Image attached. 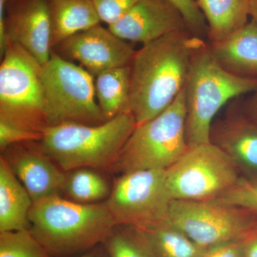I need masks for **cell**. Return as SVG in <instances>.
Segmentation results:
<instances>
[{
	"mask_svg": "<svg viewBox=\"0 0 257 257\" xmlns=\"http://www.w3.org/2000/svg\"><path fill=\"white\" fill-rule=\"evenodd\" d=\"M209 42L221 41L247 23L249 0H197Z\"/></svg>",
	"mask_w": 257,
	"mask_h": 257,
	"instance_id": "obj_19",
	"label": "cell"
},
{
	"mask_svg": "<svg viewBox=\"0 0 257 257\" xmlns=\"http://www.w3.org/2000/svg\"><path fill=\"white\" fill-rule=\"evenodd\" d=\"M172 201L165 170H144L120 175L105 203L116 226L145 229L167 221Z\"/></svg>",
	"mask_w": 257,
	"mask_h": 257,
	"instance_id": "obj_10",
	"label": "cell"
},
{
	"mask_svg": "<svg viewBox=\"0 0 257 257\" xmlns=\"http://www.w3.org/2000/svg\"><path fill=\"white\" fill-rule=\"evenodd\" d=\"M241 176L230 157L211 143L189 147L165 170L167 187L176 200L217 199Z\"/></svg>",
	"mask_w": 257,
	"mask_h": 257,
	"instance_id": "obj_9",
	"label": "cell"
},
{
	"mask_svg": "<svg viewBox=\"0 0 257 257\" xmlns=\"http://www.w3.org/2000/svg\"><path fill=\"white\" fill-rule=\"evenodd\" d=\"M243 257H257V234L244 241Z\"/></svg>",
	"mask_w": 257,
	"mask_h": 257,
	"instance_id": "obj_32",
	"label": "cell"
},
{
	"mask_svg": "<svg viewBox=\"0 0 257 257\" xmlns=\"http://www.w3.org/2000/svg\"><path fill=\"white\" fill-rule=\"evenodd\" d=\"M210 143L230 157L241 175H257V125L242 114L213 123Z\"/></svg>",
	"mask_w": 257,
	"mask_h": 257,
	"instance_id": "obj_15",
	"label": "cell"
},
{
	"mask_svg": "<svg viewBox=\"0 0 257 257\" xmlns=\"http://www.w3.org/2000/svg\"><path fill=\"white\" fill-rule=\"evenodd\" d=\"M31 198L0 151V233L29 230Z\"/></svg>",
	"mask_w": 257,
	"mask_h": 257,
	"instance_id": "obj_17",
	"label": "cell"
},
{
	"mask_svg": "<svg viewBox=\"0 0 257 257\" xmlns=\"http://www.w3.org/2000/svg\"><path fill=\"white\" fill-rule=\"evenodd\" d=\"M241 114L248 121L257 125V89L245 103Z\"/></svg>",
	"mask_w": 257,
	"mask_h": 257,
	"instance_id": "obj_31",
	"label": "cell"
},
{
	"mask_svg": "<svg viewBox=\"0 0 257 257\" xmlns=\"http://www.w3.org/2000/svg\"><path fill=\"white\" fill-rule=\"evenodd\" d=\"M214 200L257 213V175H241L231 188Z\"/></svg>",
	"mask_w": 257,
	"mask_h": 257,
	"instance_id": "obj_25",
	"label": "cell"
},
{
	"mask_svg": "<svg viewBox=\"0 0 257 257\" xmlns=\"http://www.w3.org/2000/svg\"><path fill=\"white\" fill-rule=\"evenodd\" d=\"M185 90L165 111L137 125L111 170L120 175L167 170L189 148L186 138Z\"/></svg>",
	"mask_w": 257,
	"mask_h": 257,
	"instance_id": "obj_5",
	"label": "cell"
},
{
	"mask_svg": "<svg viewBox=\"0 0 257 257\" xmlns=\"http://www.w3.org/2000/svg\"><path fill=\"white\" fill-rule=\"evenodd\" d=\"M1 152L32 203L62 196L65 172L40 150L37 141L20 142Z\"/></svg>",
	"mask_w": 257,
	"mask_h": 257,
	"instance_id": "obj_12",
	"label": "cell"
},
{
	"mask_svg": "<svg viewBox=\"0 0 257 257\" xmlns=\"http://www.w3.org/2000/svg\"><path fill=\"white\" fill-rule=\"evenodd\" d=\"M136 229L156 257H199L204 250L167 221Z\"/></svg>",
	"mask_w": 257,
	"mask_h": 257,
	"instance_id": "obj_21",
	"label": "cell"
},
{
	"mask_svg": "<svg viewBox=\"0 0 257 257\" xmlns=\"http://www.w3.org/2000/svg\"><path fill=\"white\" fill-rule=\"evenodd\" d=\"M6 17L8 42L23 48L41 65L52 55V23L47 0H13Z\"/></svg>",
	"mask_w": 257,
	"mask_h": 257,
	"instance_id": "obj_13",
	"label": "cell"
},
{
	"mask_svg": "<svg viewBox=\"0 0 257 257\" xmlns=\"http://www.w3.org/2000/svg\"><path fill=\"white\" fill-rule=\"evenodd\" d=\"M206 43L186 30L136 51L130 64V112L137 125L160 114L175 100L185 87L193 57Z\"/></svg>",
	"mask_w": 257,
	"mask_h": 257,
	"instance_id": "obj_1",
	"label": "cell"
},
{
	"mask_svg": "<svg viewBox=\"0 0 257 257\" xmlns=\"http://www.w3.org/2000/svg\"><path fill=\"white\" fill-rule=\"evenodd\" d=\"M139 0H92L100 22L107 27L122 18Z\"/></svg>",
	"mask_w": 257,
	"mask_h": 257,
	"instance_id": "obj_27",
	"label": "cell"
},
{
	"mask_svg": "<svg viewBox=\"0 0 257 257\" xmlns=\"http://www.w3.org/2000/svg\"><path fill=\"white\" fill-rule=\"evenodd\" d=\"M73 257H109L106 253L105 248L103 246L102 243L100 245L95 246V247L86 251V252L81 253L77 256Z\"/></svg>",
	"mask_w": 257,
	"mask_h": 257,
	"instance_id": "obj_33",
	"label": "cell"
},
{
	"mask_svg": "<svg viewBox=\"0 0 257 257\" xmlns=\"http://www.w3.org/2000/svg\"><path fill=\"white\" fill-rule=\"evenodd\" d=\"M130 74L128 65L109 69L95 76L96 101L106 120L121 113H130Z\"/></svg>",
	"mask_w": 257,
	"mask_h": 257,
	"instance_id": "obj_20",
	"label": "cell"
},
{
	"mask_svg": "<svg viewBox=\"0 0 257 257\" xmlns=\"http://www.w3.org/2000/svg\"><path fill=\"white\" fill-rule=\"evenodd\" d=\"M30 231L50 257H73L104 242L116 224L105 201L72 202L62 196L32 203Z\"/></svg>",
	"mask_w": 257,
	"mask_h": 257,
	"instance_id": "obj_2",
	"label": "cell"
},
{
	"mask_svg": "<svg viewBox=\"0 0 257 257\" xmlns=\"http://www.w3.org/2000/svg\"><path fill=\"white\" fill-rule=\"evenodd\" d=\"M13 1V0H8V2Z\"/></svg>",
	"mask_w": 257,
	"mask_h": 257,
	"instance_id": "obj_35",
	"label": "cell"
},
{
	"mask_svg": "<svg viewBox=\"0 0 257 257\" xmlns=\"http://www.w3.org/2000/svg\"><path fill=\"white\" fill-rule=\"evenodd\" d=\"M107 28L121 40L143 45L174 32L188 30L182 15L169 0H139Z\"/></svg>",
	"mask_w": 257,
	"mask_h": 257,
	"instance_id": "obj_14",
	"label": "cell"
},
{
	"mask_svg": "<svg viewBox=\"0 0 257 257\" xmlns=\"http://www.w3.org/2000/svg\"><path fill=\"white\" fill-rule=\"evenodd\" d=\"M48 5L53 47L101 23L92 0H50Z\"/></svg>",
	"mask_w": 257,
	"mask_h": 257,
	"instance_id": "obj_18",
	"label": "cell"
},
{
	"mask_svg": "<svg viewBox=\"0 0 257 257\" xmlns=\"http://www.w3.org/2000/svg\"><path fill=\"white\" fill-rule=\"evenodd\" d=\"M41 67L21 47L8 42L0 63V116L17 127L37 134L47 126Z\"/></svg>",
	"mask_w": 257,
	"mask_h": 257,
	"instance_id": "obj_7",
	"label": "cell"
},
{
	"mask_svg": "<svg viewBox=\"0 0 257 257\" xmlns=\"http://www.w3.org/2000/svg\"><path fill=\"white\" fill-rule=\"evenodd\" d=\"M47 126L106 121L98 106L93 76L57 54L41 67Z\"/></svg>",
	"mask_w": 257,
	"mask_h": 257,
	"instance_id": "obj_6",
	"label": "cell"
},
{
	"mask_svg": "<svg viewBox=\"0 0 257 257\" xmlns=\"http://www.w3.org/2000/svg\"><path fill=\"white\" fill-rule=\"evenodd\" d=\"M40 135L17 127L0 116V151L20 142L38 141Z\"/></svg>",
	"mask_w": 257,
	"mask_h": 257,
	"instance_id": "obj_28",
	"label": "cell"
},
{
	"mask_svg": "<svg viewBox=\"0 0 257 257\" xmlns=\"http://www.w3.org/2000/svg\"><path fill=\"white\" fill-rule=\"evenodd\" d=\"M136 126L133 115L121 113L99 124L46 126L37 144L64 172L79 168L111 170Z\"/></svg>",
	"mask_w": 257,
	"mask_h": 257,
	"instance_id": "obj_3",
	"label": "cell"
},
{
	"mask_svg": "<svg viewBox=\"0 0 257 257\" xmlns=\"http://www.w3.org/2000/svg\"><path fill=\"white\" fill-rule=\"evenodd\" d=\"M111 189L101 171L75 169L65 172L62 197L81 204H94L106 201Z\"/></svg>",
	"mask_w": 257,
	"mask_h": 257,
	"instance_id": "obj_22",
	"label": "cell"
},
{
	"mask_svg": "<svg viewBox=\"0 0 257 257\" xmlns=\"http://www.w3.org/2000/svg\"><path fill=\"white\" fill-rule=\"evenodd\" d=\"M58 45L67 57L79 62L93 77L130 65L136 52L128 42L100 24L69 37Z\"/></svg>",
	"mask_w": 257,
	"mask_h": 257,
	"instance_id": "obj_11",
	"label": "cell"
},
{
	"mask_svg": "<svg viewBox=\"0 0 257 257\" xmlns=\"http://www.w3.org/2000/svg\"><path fill=\"white\" fill-rule=\"evenodd\" d=\"M248 15L252 18V21L257 23V0H249Z\"/></svg>",
	"mask_w": 257,
	"mask_h": 257,
	"instance_id": "obj_34",
	"label": "cell"
},
{
	"mask_svg": "<svg viewBox=\"0 0 257 257\" xmlns=\"http://www.w3.org/2000/svg\"><path fill=\"white\" fill-rule=\"evenodd\" d=\"M182 15L187 30L192 35L202 38L207 35L208 28L205 19L196 0H169Z\"/></svg>",
	"mask_w": 257,
	"mask_h": 257,
	"instance_id": "obj_26",
	"label": "cell"
},
{
	"mask_svg": "<svg viewBox=\"0 0 257 257\" xmlns=\"http://www.w3.org/2000/svg\"><path fill=\"white\" fill-rule=\"evenodd\" d=\"M0 257H50L30 229L0 233Z\"/></svg>",
	"mask_w": 257,
	"mask_h": 257,
	"instance_id": "obj_24",
	"label": "cell"
},
{
	"mask_svg": "<svg viewBox=\"0 0 257 257\" xmlns=\"http://www.w3.org/2000/svg\"><path fill=\"white\" fill-rule=\"evenodd\" d=\"M257 80L230 73L218 63L207 43L192 59L185 87L186 138L189 147L210 143L213 121L236 96L254 92Z\"/></svg>",
	"mask_w": 257,
	"mask_h": 257,
	"instance_id": "obj_4",
	"label": "cell"
},
{
	"mask_svg": "<svg viewBox=\"0 0 257 257\" xmlns=\"http://www.w3.org/2000/svg\"><path fill=\"white\" fill-rule=\"evenodd\" d=\"M244 241L221 243L204 248L199 257H243Z\"/></svg>",
	"mask_w": 257,
	"mask_h": 257,
	"instance_id": "obj_29",
	"label": "cell"
},
{
	"mask_svg": "<svg viewBox=\"0 0 257 257\" xmlns=\"http://www.w3.org/2000/svg\"><path fill=\"white\" fill-rule=\"evenodd\" d=\"M102 244L109 257H156L135 228L116 226Z\"/></svg>",
	"mask_w": 257,
	"mask_h": 257,
	"instance_id": "obj_23",
	"label": "cell"
},
{
	"mask_svg": "<svg viewBox=\"0 0 257 257\" xmlns=\"http://www.w3.org/2000/svg\"><path fill=\"white\" fill-rule=\"evenodd\" d=\"M218 63L230 73L257 80V23H247L227 38L208 44Z\"/></svg>",
	"mask_w": 257,
	"mask_h": 257,
	"instance_id": "obj_16",
	"label": "cell"
},
{
	"mask_svg": "<svg viewBox=\"0 0 257 257\" xmlns=\"http://www.w3.org/2000/svg\"><path fill=\"white\" fill-rule=\"evenodd\" d=\"M167 222L204 248L245 241L257 234L256 212L214 199H173Z\"/></svg>",
	"mask_w": 257,
	"mask_h": 257,
	"instance_id": "obj_8",
	"label": "cell"
},
{
	"mask_svg": "<svg viewBox=\"0 0 257 257\" xmlns=\"http://www.w3.org/2000/svg\"><path fill=\"white\" fill-rule=\"evenodd\" d=\"M8 0H0V63L4 58L8 46L6 35V17L5 6Z\"/></svg>",
	"mask_w": 257,
	"mask_h": 257,
	"instance_id": "obj_30",
	"label": "cell"
}]
</instances>
